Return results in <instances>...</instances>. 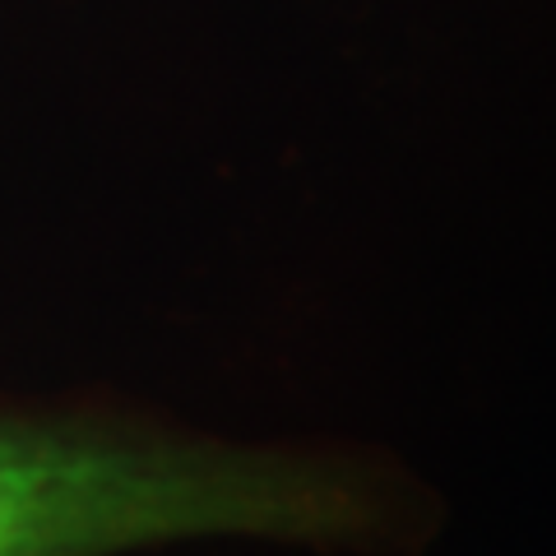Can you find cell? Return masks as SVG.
<instances>
[{"label":"cell","instance_id":"1","mask_svg":"<svg viewBox=\"0 0 556 556\" xmlns=\"http://www.w3.org/2000/svg\"><path fill=\"white\" fill-rule=\"evenodd\" d=\"M390 529L386 478L353 464L0 427V556H112L214 533L362 543Z\"/></svg>","mask_w":556,"mask_h":556}]
</instances>
